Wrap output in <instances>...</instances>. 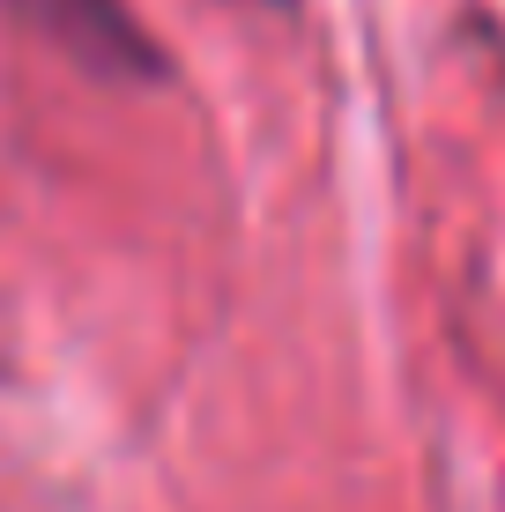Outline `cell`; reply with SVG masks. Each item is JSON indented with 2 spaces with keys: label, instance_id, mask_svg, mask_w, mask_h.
<instances>
[{
  "label": "cell",
  "instance_id": "obj_1",
  "mask_svg": "<svg viewBox=\"0 0 505 512\" xmlns=\"http://www.w3.org/2000/svg\"><path fill=\"white\" fill-rule=\"evenodd\" d=\"M8 15H23L30 30H45L75 67L112 82H164V52L119 0H0Z\"/></svg>",
  "mask_w": 505,
  "mask_h": 512
}]
</instances>
